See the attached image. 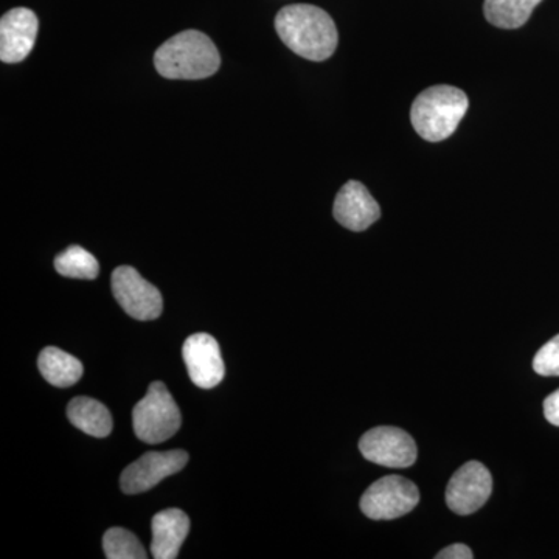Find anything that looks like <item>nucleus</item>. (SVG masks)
I'll return each mask as SVG.
<instances>
[{"mask_svg": "<svg viewBox=\"0 0 559 559\" xmlns=\"http://www.w3.org/2000/svg\"><path fill=\"white\" fill-rule=\"evenodd\" d=\"M69 421L87 436L105 439L112 430V417L100 401L79 396L70 401L68 406Z\"/></svg>", "mask_w": 559, "mask_h": 559, "instance_id": "4468645a", "label": "nucleus"}, {"mask_svg": "<svg viewBox=\"0 0 559 559\" xmlns=\"http://www.w3.org/2000/svg\"><path fill=\"white\" fill-rule=\"evenodd\" d=\"M544 415L547 421L559 428V389L544 401Z\"/></svg>", "mask_w": 559, "mask_h": 559, "instance_id": "412c9836", "label": "nucleus"}, {"mask_svg": "<svg viewBox=\"0 0 559 559\" xmlns=\"http://www.w3.org/2000/svg\"><path fill=\"white\" fill-rule=\"evenodd\" d=\"M492 477L480 462H468L455 471L447 488L448 507L460 516L476 513L488 502Z\"/></svg>", "mask_w": 559, "mask_h": 559, "instance_id": "1a4fd4ad", "label": "nucleus"}, {"mask_svg": "<svg viewBox=\"0 0 559 559\" xmlns=\"http://www.w3.org/2000/svg\"><path fill=\"white\" fill-rule=\"evenodd\" d=\"M183 362L191 381L200 389H213L224 380L226 367L218 342L207 333H198L186 341L182 348Z\"/></svg>", "mask_w": 559, "mask_h": 559, "instance_id": "9d476101", "label": "nucleus"}, {"mask_svg": "<svg viewBox=\"0 0 559 559\" xmlns=\"http://www.w3.org/2000/svg\"><path fill=\"white\" fill-rule=\"evenodd\" d=\"M38 367L44 380L55 388H70L83 377V364L75 356L57 347H47L40 352Z\"/></svg>", "mask_w": 559, "mask_h": 559, "instance_id": "2eb2a0df", "label": "nucleus"}, {"mask_svg": "<svg viewBox=\"0 0 559 559\" xmlns=\"http://www.w3.org/2000/svg\"><path fill=\"white\" fill-rule=\"evenodd\" d=\"M154 66L164 79L204 80L218 72L221 57L207 35L186 31L162 44L154 53Z\"/></svg>", "mask_w": 559, "mask_h": 559, "instance_id": "f03ea898", "label": "nucleus"}, {"mask_svg": "<svg viewBox=\"0 0 559 559\" xmlns=\"http://www.w3.org/2000/svg\"><path fill=\"white\" fill-rule=\"evenodd\" d=\"M190 532V520L182 510L160 511L153 518V540L151 554L156 559L179 557L180 547Z\"/></svg>", "mask_w": 559, "mask_h": 559, "instance_id": "ddd939ff", "label": "nucleus"}, {"mask_svg": "<svg viewBox=\"0 0 559 559\" xmlns=\"http://www.w3.org/2000/svg\"><path fill=\"white\" fill-rule=\"evenodd\" d=\"M333 215L345 229L364 231L381 218V207L364 183L349 180L337 193Z\"/></svg>", "mask_w": 559, "mask_h": 559, "instance_id": "f8f14e48", "label": "nucleus"}, {"mask_svg": "<svg viewBox=\"0 0 559 559\" xmlns=\"http://www.w3.org/2000/svg\"><path fill=\"white\" fill-rule=\"evenodd\" d=\"M418 502L419 491L414 481L401 476H385L364 492L360 510L369 520L392 521L406 516Z\"/></svg>", "mask_w": 559, "mask_h": 559, "instance_id": "39448f33", "label": "nucleus"}, {"mask_svg": "<svg viewBox=\"0 0 559 559\" xmlns=\"http://www.w3.org/2000/svg\"><path fill=\"white\" fill-rule=\"evenodd\" d=\"M187 463L189 454L186 451L146 452L121 473V491L124 495L150 491L162 480L186 468Z\"/></svg>", "mask_w": 559, "mask_h": 559, "instance_id": "6e6552de", "label": "nucleus"}, {"mask_svg": "<svg viewBox=\"0 0 559 559\" xmlns=\"http://www.w3.org/2000/svg\"><path fill=\"white\" fill-rule=\"evenodd\" d=\"M182 425L180 411L164 382H153L145 399L132 411L135 436L145 443L157 444L175 436Z\"/></svg>", "mask_w": 559, "mask_h": 559, "instance_id": "20e7f679", "label": "nucleus"}, {"mask_svg": "<svg viewBox=\"0 0 559 559\" xmlns=\"http://www.w3.org/2000/svg\"><path fill=\"white\" fill-rule=\"evenodd\" d=\"M39 21L28 9H13L0 20V60L7 64L24 61L35 47Z\"/></svg>", "mask_w": 559, "mask_h": 559, "instance_id": "9b49d317", "label": "nucleus"}, {"mask_svg": "<svg viewBox=\"0 0 559 559\" xmlns=\"http://www.w3.org/2000/svg\"><path fill=\"white\" fill-rule=\"evenodd\" d=\"M275 31L294 53L310 61L333 57L340 43L336 24L325 10L308 3H296L278 11Z\"/></svg>", "mask_w": 559, "mask_h": 559, "instance_id": "f257e3e1", "label": "nucleus"}, {"mask_svg": "<svg viewBox=\"0 0 559 559\" xmlns=\"http://www.w3.org/2000/svg\"><path fill=\"white\" fill-rule=\"evenodd\" d=\"M468 108V97L459 87L433 86L415 98L411 120L419 138L441 142L454 134Z\"/></svg>", "mask_w": 559, "mask_h": 559, "instance_id": "7ed1b4c3", "label": "nucleus"}, {"mask_svg": "<svg viewBox=\"0 0 559 559\" xmlns=\"http://www.w3.org/2000/svg\"><path fill=\"white\" fill-rule=\"evenodd\" d=\"M55 270L62 277L94 280L97 278L100 266L98 261L81 246H70L55 259Z\"/></svg>", "mask_w": 559, "mask_h": 559, "instance_id": "f3484780", "label": "nucleus"}, {"mask_svg": "<svg viewBox=\"0 0 559 559\" xmlns=\"http://www.w3.org/2000/svg\"><path fill=\"white\" fill-rule=\"evenodd\" d=\"M103 550L108 559H146L145 549L128 530L114 527L103 536Z\"/></svg>", "mask_w": 559, "mask_h": 559, "instance_id": "a211bd4d", "label": "nucleus"}, {"mask_svg": "<svg viewBox=\"0 0 559 559\" xmlns=\"http://www.w3.org/2000/svg\"><path fill=\"white\" fill-rule=\"evenodd\" d=\"M540 2L543 0H485L484 13L495 27L514 31L527 24Z\"/></svg>", "mask_w": 559, "mask_h": 559, "instance_id": "dca6fc26", "label": "nucleus"}, {"mask_svg": "<svg viewBox=\"0 0 559 559\" xmlns=\"http://www.w3.org/2000/svg\"><path fill=\"white\" fill-rule=\"evenodd\" d=\"M112 294L121 308L131 318L154 320L164 310V300L159 289L146 282L134 267L120 266L110 278Z\"/></svg>", "mask_w": 559, "mask_h": 559, "instance_id": "423d86ee", "label": "nucleus"}, {"mask_svg": "<svg viewBox=\"0 0 559 559\" xmlns=\"http://www.w3.org/2000/svg\"><path fill=\"white\" fill-rule=\"evenodd\" d=\"M364 457L385 468H409L417 462V444L400 428L380 426L364 433L359 441Z\"/></svg>", "mask_w": 559, "mask_h": 559, "instance_id": "0eeeda50", "label": "nucleus"}, {"mask_svg": "<svg viewBox=\"0 0 559 559\" xmlns=\"http://www.w3.org/2000/svg\"><path fill=\"white\" fill-rule=\"evenodd\" d=\"M474 555L465 544H452L436 555V559H473Z\"/></svg>", "mask_w": 559, "mask_h": 559, "instance_id": "aec40b11", "label": "nucleus"}, {"mask_svg": "<svg viewBox=\"0 0 559 559\" xmlns=\"http://www.w3.org/2000/svg\"><path fill=\"white\" fill-rule=\"evenodd\" d=\"M533 370L540 377H559V334L536 353Z\"/></svg>", "mask_w": 559, "mask_h": 559, "instance_id": "6ab92c4d", "label": "nucleus"}]
</instances>
